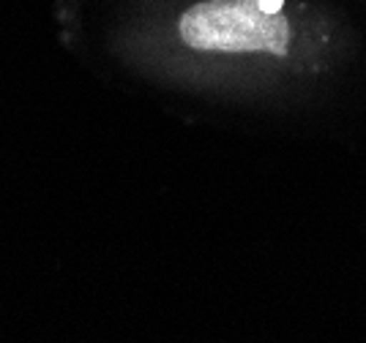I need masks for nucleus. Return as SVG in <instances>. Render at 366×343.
<instances>
[{"label":"nucleus","mask_w":366,"mask_h":343,"mask_svg":"<svg viewBox=\"0 0 366 343\" xmlns=\"http://www.w3.org/2000/svg\"><path fill=\"white\" fill-rule=\"evenodd\" d=\"M178 28L186 46L197 52H265L285 58L292 41L285 11L271 14L259 0H202L181 16Z\"/></svg>","instance_id":"f257e3e1"}]
</instances>
